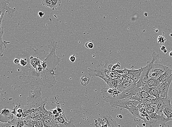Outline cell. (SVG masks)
I'll list each match as a JSON object with an SVG mask.
<instances>
[{
	"instance_id": "cell-29",
	"label": "cell",
	"mask_w": 172,
	"mask_h": 127,
	"mask_svg": "<svg viewBox=\"0 0 172 127\" xmlns=\"http://www.w3.org/2000/svg\"><path fill=\"white\" fill-rule=\"evenodd\" d=\"M49 117L50 119L54 123H60L59 122L57 118L56 117L55 115L53 114L52 111H49Z\"/></svg>"
},
{
	"instance_id": "cell-10",
	"label": "cell",
	"mask_w": 172,
	"mask_h": 127,
	"mask_svg": "<svg viewBox=\"0 0 172 127\" xmlns=\"http://www.w3.org/2000/svg\"><path fill=\"white\" fill-rule=\"evenodd\" d=\"M14 115L12 110L9 109H5L2 110L0 115V120L1 122L9 123L14 118Z\"/></svg>"
},
{
	"instance_id": "cell-39",
	"label": "cell",
	"mask_w": 172,
	"mask_h": 127,
	"mask_svg": "<svg viewBox=\"0 0 172 127\" xmlns=\"http://www.w3.org/2000/svg\"><path fill=\"white\" fill-rule=\"evenodd\" d=\"M76 58L75 55H73L69 57V60L72 63H74L75 61Z\"/></svg>"
},
{
	"instance_id": "cell-42",
	"label": "cell",
	"mask_w": 172,
	"mask_h": 127,
	"mask_svg": "<svg viewBox=\"0 0 172 127\" xmlns=\"http://www.w3.org/2000/svg\"><path fill=\"white\" fill-rule=\"evenodd\" d=\"M38 15L40 17L42 18L43 16H44V13L42 12V11H39L38 13Z\"/></svg>"
},
{
	"instance_id": "cell-37",
	"label": "cell",
	"mask_w": 172,
	"mask_h": 127,
	"mask_svg": "<svg viewBox=\"0 0 172 127\" xmlns=\"http://www.w3.org/2000/svg\"><path fill=\"white\" fill-rule=\"evenodd\" d=\"M141 88L143 91L148 92L150 89V88L147 84L143 85V86Z\"/></svg>"
},
{
	"instance_id": "cell-27",
	"label": "cell",
	"mask_w": 172,
	"mask_h": 127,
	"mask_svg": "<svg viewBox=\"0 0 172 127\" xmlns=\"http://www.w3.org/2000/svg\"><path fill=\"white\" fill-rule=\"evenodd\" d=\"M61 4V0H52V5L51 9L53 10H57V8L60 6Z\"/></svg>"
},
{
	"instance_id": "cell-28",
	"label": "cell",
	"mask_w": 172,
	"mask_h": 127,
	"mask_svg": "<svg viewBox=\"0 0 172 127\" xmlns=\"http://www.w3.org/2000/svg\"><path fill=\"white\" fill-rule=\"evenodd\" d=\"M42 4L51 9L52 5V0H42Z\"/></svg>"
},
{
	"instance_id": "cell-25",
	"label": "cell",
	"mask_w": 172,
	"mask_h": 127,
	"mask_svg": "<svg viewBox=\"0 0 172 127\" xmlns=\"http://www.w3.org/2000/svg\"><path fill=\"white\" fill-rule=\"evenodd\" d=\"M138 71L139 70H130L129 73L128 74L126 75V76H124L123 77L127 78L132 79L134 76L135 74H136V73H138Z\"/></svg>"
},
{
	"instance_id": "cell-32",
	"label": "cell",
	"mask_w": 172,
	"mask_h": 127,
	"mask_svg": "<svg viewBox=\"0 0 172 127\" xmlns=\"http://www.w3.org/2000/svg\"><path fill=\"white\" fill-rule=\"evenodd\" d=\"M20 64L21 67H25L28 64V61L24 58H21L20 60Z\"/></svg>"
},
{
	"instance_id": "cell-6",
	"label": "cell",
	"mask_w": 172,
	"mask_h": 127,
	"mask_svg": "<svg viewBox=\"0 0 172 127\" xmlns=\"http://www.w3.org/2000/svg\"><path fill=\"white\" fill-rule=\"evenodd\" d=\"M167 67L163 66L160 64L154 63L149 75V78L157 80L166 71Z\"/></svg>"
},
{
	"instance_id": "cell-12",
	"label": "cell",
	"mask_w": 172,
	"mask_h": 127,
	"mask_svg": "<svg viewBox=\"0 0 172 127\" xmlns=\"http://www.w3.org/2000/svg\"><path fill=\"white\" fill-rule=\"evenodd\" d=\"M123 77V79H122L123 83H122L121 86L118 89H117L121 93L125 90L136 86V84L134 83L132 79H129V78Z\"/></svg>"
},
{
	"instance_id": "cell-24",
	"label": "cell",
	"mask_w": 172,
	"mask_h": 127,
	"mask_svg": "<svg viewBox=\"0 0 172 127\" xmlns=\"http://www.w3.org/2000/svg\"><path fill=\"white\" fill-rule=\"evenodd\" d=\"M42 122L44 123V127H50L53 123L52 120L47 117H44Z\"/></svg>"
},
{
	"instance_id": "cell-23",
	"label": "cell",
	"mask_w": 172,
	"mask_h": 127,
	"mask_svg": "<svg viewBox=\"0 0 172 127\" xmlns=\"http://www.w3.org/2000/svg\"><path fill=\"white\" fill-rule=\"evenodd\" d=\"M143 71V67H141L140 69H139V71L135 76H134L132 80H133L134 83L135 84H136V83L140 80V76H141V73Z\"/></svg>"
},
{
	"instance_id": "cell-22",
	"label": "cell",
	"mask_w": 172,
	"mask_h": 127,
	"mask_svg": "<svg viewBox=\"0 0 172 127\" xmlns=\"http://www.w3.org/2000/svg\"><path fill=\"white\" fill-rule=\"evenodd\" d=\"M59 127H76L74 124V121L72 118L71 119L70 121L66 122L64 124L59 123Z\"/></svg>"
},
{
	"instance_id": "cell-31",
	"label": "cell",
	"mask_w": 172,
	"mask_h": 127,
	"mask_svg": "<svg viewBox=\"0 0 172 127\" xmlns=\"http://www.w3.org/2000/svg\"><path fill=\"white\" fill-rule=\"evenodd\" d=\"M146 112L148 114L150 115V114H152V113H156V110L153 108L150 107H149L146 109Z\"/></svg>"
},
{
	"instance_id": "cell-40",
	"label": "cell",
	"mask_w": 172,
	"mask_h": 127,
	"mask_svg": "<svg viewBox=\"0 0 172 127\" xmlns=\"http://www.w3.org/2000/svg\"><path fill=\"white\" fill-rule=\"evenodd\" d=\"M112 85L114 88H116L117 86V81L116 79H113L112 81Z\"/></svg>"
},
{
	"instance_id": "cell-30",
	"label": "cell",
	"mask_w": 172,
	"mask_h": 127,
	"mask_svg": "<svg viewBox=\"0 0 172 127\" xmlns=\"http://www.w3.org/2000/svg\"><path fill=\"white\" fill-rule=\"evenodd\" d=\"M44 116L43 113H41L39 115H36V116L34 117L33 118V120L34 121H42L44 119Z\"/></svg>"
},
{
	"instance_id": "cell-2",
	"label": "cell",
	"mask_w": 172,
	"mask_h": 127,
	"mask_svg": "<svg viewBox=\"0 0 172 127\" xmlns=\"http://www.w3.org/2000/svg\"><path fill=\"white\" fill-rule=\"evenodd\" d=\"M42 89L41 87L36 88L34 91L29 92V96L27 98V104L24 110V113L29 114L32 112L38 110L41 106L46 105L47 99L42 100Z\"/></svg>"
},
{
	"instance_id": "cell-7",
	"label": "cell",
	"mask_w": 172,
	"mask_h": 127,
	"mask_svg": "<svg viewBox=\"0 0 172 127\" xmlns=\"http://www.w3.org/2000/svg\"><path fill=\"white\" fill-rule=\"evenodd\" d=\"M140 102L135 100H130L129 98H125L120 100L117 104L116 108L120 107L125 108L130 113L135 107L138 106Z\"/></svg>"
},
{
	"instance_id": "cell-18",
	"label": "cell",
	"mask_w": 172,
	"mask_h": 127,
	"mask_svg": "<svg viewBox=\"0 0 172 127\" xmlns=\"http://www.w3.org/2000/svg\"><path fill=\"white\" fill-rule=\"evenodd\" d=\"M139 94L140 98H141V100L146 99L148 98H156L154 96L150 95L148 92L143 91H140V92H139Z\"/></svg>"
},
{
	"instance_id": "cell-19",
	"label": "cell",
	"mask_w": 172,
	"mask_h": 127,
	"mask_svg": "<svg viewBox=\"0 0 172 127\" xmlns=\"http://www.w3.org/2000/svg\"><path fill=\"white\" fill-rule=\"evenodd\" d=\"M130 70L127 69V68H124V69L123 70H115V71L113 72L114 73H117L119 76L124 77L129 73Z\"/></svg>"
},
{
	"instance_id": "cell-3",
	"label": "cell",
	"mask_w": 172,
	"mask_h": 127,
	"mask_svg": "<svg viewBox=\"0 0 172 127\" xmlns=\"http://www.w3.org/2000/svg\"><path fill=\"white\" fill-rule=\"evenodd\" d=\"M143 91L141 88L136 86L125 90L115 97L110 96L104 98V101L110 103L112 107L116 108L117 104L120 100L125 98H129L135 96L137 93Z\"/></svg>"
},
{
	"instance_id": "cell-34",
	"label": "cell",
	"mask_w": 172,
	"mask_h": 127,
	"mask_svg": "<svg viewBox=\"0 0 172 127\" xmlns=\"http://www.w3.org/2000/svg\"><path fill=\"white\" fill-rule=\"evenodd\" d=\"M57 119L59 122L60 123H62V124H64V123H65L66 122H67L62 115H60V116Z\"/></svg>"
},
{
	"instance_id": "cell-8",
	"label": "cell",
	"mask_w": 172,
	"mask_h": 127,
	"mask_svg": "<svg viewBox=\"0 0 172 127\" xmlns=\"http://www.w3.org/2000/svg\"><path fill=\"white\" fill-rule=\"evenodd\" d=\"M13 0H0V13L1 14L8 13V16L9 18H12L14 16L15 11L17 9L16 8L11 9L8 6V4Z\"/></svg>"
},
{
	"instance_id": "cell-1",
	"label": "cell",
	"mask_w": 172,
	"mask_h": 127,
	"mask_svg": "<svg viewBox=\"0 0 172 127\" xmlns=\"http://www.w3.org/2000/svg\"><path fill=\"white\" fill-rule=\"evenodd\" d=\"M48 47L49 53L44 50L35 49L32 47L23 52L21 58L26 59L28 64L25 67L18 68L17 70L21 71L19 79L24 84L50 88L57 83L55 76L58 75L54 71L61 61L56 53L57 42L53 39L49 40Z\"/></svg>"
},
{
	"instance_id": "cell-43",
	"label": "cell",
	"mask_w": 172,
	"mask_h": 127,
	"mask_svg": "<svg viewBox=\"0 0 172 127\" xmlns=\"http://www.w3.org/2000/svg\"><path fill=\"white\" fill-rule=\"evenodd\" d=\"M17 112L18 113H21L24 112V110H23L22 109L19 108V109L17 110Z\"/></svg>"
},
{
	"instance_id": "cell-21",
	"label": "cell",
	"mask_w": 172,
	"mask_h": 127,
	"mask_svg": "<svg viewBox=\"0 0 172 127\" xmlns=\"http://www.w3.org/2000/svg\"><path fill=\"white\" fill-rule=\"evenodd\" d=\"M90 77L86 76H82L81 78L80 82L83 86H86L90 83Z\"/></svg>"
},
{
	"instance_id": "cell-49",
	"label": "cell",
	"mask_w": 172,
	"mask_h": 127,
	"mask_svg": "<svg viewBox=\"0 0 172 127\" xmlns=\"http://www.w3.org/2000/svg\"><path fill=\"white\" fill-rule=\"evenodd\" d=\"M35 127H36V126H35Z\"/></svg>"
},
{
	"instance_id": "cell-4",
	"label": "cell",
	"mask_w": 172,
	"mask_h": 127,
	"mask_svg": "<svg viewBox=\"0 0 172 127\" xmlns=\"http://www.w3.org/2000/svg\"><path fill=\"white\" fill-rule=\"evenodd\" d=\"M170 121L171 120L164 117L163 113L160 115L156 113L150 114L149 120L144 121V123L143 125L144 127H164L166 126V123Z\"/></svg>"
},
{
	"instance_id": "cell-48",
	"label": "cell",
	"mask_w": 172,
	"mask_h": 127,
	"mask_svg": "<svg viewBox=\"0 0 172 127\" xmlns=\"http://www.w3.org/2000/svg\"><path fill=\"white\" fill-rule=\"evenodd\" d=\"M170 36H172V34H171V35H170Z\"/></svg>"
},
{
	"instance_id": "cell-46",
	"label": "cell",
	"mask_w": 172,
	"mask_h": 127,
	"mask_svg": "<svg viewBox=\"0 0 172 127\" xmlns=\"http://www.w3.org/2000/svg\"><path fill=\"white\" fill-rule=\"evenodd\" d=\"M163 52L165 53H166L167 52V50L166 49H165L164 50V51H163Z\"/></svg>"
},
{
	"instance_id": "cell-36",
	"label": "cell",
	"mask_w": 172,
	"mask_h": 127,
	"mask_svg": "<svg viewBox=\"0 0 172 127\" xmlns=\"http://www.w3.org/2000/svg\"><path fill=\"white\" fill-rule=\"evenodd\" d=\"M35 126L38 127H44V123L42 121H36Z\"/></svg>"
},
{
	"instance_id": "cell-38",
	"label": "cell",
	"mask_w": 172,
	"mask_h": 127,
	"mask_svg": "<svg viewBox=\"0 0 172 127\" xmlns=\"http://www.w3.org/2000/svg\"><path fill=\"white\" fill-rule=\"evenodd\" d=\"M149 106L150 107L152 108H153V109H154L155 110H156V113H157V111H158V105H157L156 104H152L149 105Z\"/></svg>"
},
{
	"instance_id": "cell-9",
	"label": "cell",
	"mask_w": 172,
	"mask_h": 127,
	"mask_svg": "<svg viewBox=\"0 0 172 127\" xmlns=\"http://www.w3.org/2000/svg\"><path fill=\"white\" fill-rule=\"evenodd\" d=\"M158 105V111L161 113H163L164 110L166 107L171 106V100L169 98H156L155 100V103Z\"/></svg>"
},
{
	"instance_id": "cell-35",
	"label": "cell",
	"mask_w": 172,
	"mask_h": 127,
	"mask_svg": "<svg viewBox=\"0 0 172 127\" xmlns=\"http://www.w3.org/2000/svg\"><path fill=\"white\" fill-rule=\"evenodd\" d=\"M85 46L89 49H92L94 48V44L92 42H87L85 43Z\"/></svg>"
},
{
	"instance_id": "cell-45",
	"label": "cell",
	"mask_w": 172,
	"mask_h": 127,
	"mask_svg": "<svg viewBox=\"0 0 172 127\" xmlns=\"http://www.w3.org/2000/svg\"><path fill=\"white\" fill-rule=\"evenodd\" d=\"M117 116H120V117H119V118H123V116H122V115H117Z\"/></svg>"
},
{
	"instance_id": "cell-33",
	"label": "cell",
	"mask_w": 172,
	"mask_h": 127,
	"mask_svg": "<svg viewBox=\"0 0 172 127\" xmlns=\"http://www.w3.org/2000/svg\"><path fill=\"white\" fill-rule=\"evenodd\" d=\"M166 41L164 37L162 36H158V42L159 43H164Z\"/></svg>"
},
{
	"instance_id": "cell-17",
	"label": "cell",
	"mask_w": 172,
	"mask_h": 127,
	"mask_svg": "<svg viewBox=\"0 0 172 127\" xmlns=\"http://www.w3.org/2000/svg\"><path fill=\"white\" fill-rule=\"evenodd\" d=\"M163 113L167 116V118L172 121V106L166 107L164 110Z\"/></svg>"
},
{
	"instance_id": "cell-44",
	"label": "cell",
	"mask_w": 172,
	"mask_h": 127,
	"mask_svg": "<svg viewBox=\"0 0 172 127\" xmlns=\"http://www.w3.org/2000/svg\"><path fill=\"white\" fill-rule=\"evenodd\" d=\"M160 48H161V51H163L165 49H166V47H165L164 46V45L162 46L161 47H160Z\"/></svg>"
},
{
	"instance_id": "cell-26",
	"label": "cell",
	"mask_w": 172,
	"mask_h": 127,
	"mask_svg": "<svg viewBox=\"0 0 172 127\" xmlns=\"http://www.w3.org/2000/svg\"><path fill=\"white\" fill-rule=\"evenodd\" d=\"M148 93L150 95L153 96H154L156 98H158L160 97V92L157 90L153 88H150L149 91Z\"/></svg>"
},
{
	"instance_id": "cell-16",
	"label": "cell",
	"mask_w": 172,
	"mask_h": 127,
	"mask_svg": "<svg viewBox=\"0 0 172 127\" xmlns=\"http://www.w3.org/2000/svg\"><path fill=\"white\" fill-rule=\"evenodd\" d=\"M146 84L148 85L150 88H151L154 86H160L161 85L158 79L155 80L152 78H149L148 81L147 82Z\"/></svg>"
},
{
	"instance_id": "cell-47",
	"label": "cell",
	"mask_w": 172,
	"mask_h": 127,
	"mask_svg": "<svg viewBox=\"0 0 172 127\" xmlns=\"http://www.w3.org/2000/svg\"><path fill=\"white\" fill-rule=\"evenodd\" d=\"M170 56L172 57V51L170 52Z\"/></svg>"
},
{
	"instance_id": "cell-14",
	"label": "cell",
	"mask_w": 172,
	"mask_h": 127,
	"mask_svg": "<svg viewBox=\"0 0 172 127\" xmlns=\"http://www.w3.org/2000/svg\"><path fill=\"white\" fill-rule=\"evenodd\" d=\"M103 118L106 120V125L107 127H121L118 125L115 119L110 115H105L103 116Z\"/></svg>"
},
{
	"instance_id": "cell-11",
	"label": "cell",
	"mask_w": 172,
	"mask_h": 127,
	"mask_svg": "<svg viewBox=\"0 0 172 127\" xmlns=\"http://www.w3.org/2000/svg\"><path fill=\"white\" fill-rule=\"evenodd\" d=\"M172 82V75L161 85L160 92V97L162 98H169L168 96V90Z\"/></svg>"
},
{
	"instance_id": "cell-41",
	"label": "cell",
	"mask_w": 172,
	"mask_h": 127,
	"mask_svg": "<svg viewBox=\"0 0 172 127\" xmlns=\"http://www.w3.org/2000/svg\"><path fill=\"white\" fill-rule=\"evenodd\" d=\"M14 63L15 64H19L20 63V60L17 58H16L14 60Z\"/></svg>"
},
{
	"instance_id": "cell-15",
	"label": "cell",
	"mask_w": 172,
	"mask_h": 127,
	"mask_svg": "<svg viewBox=\"0 0 172 127\" xmlns=\"http://www.w3.org/2000/svg\"><path fill=\"white\" fill-rule=\"evenodd\" d=\"M172 75V70L168 68L163 74L158 79V81L161 84L166 81Z\"/></svg>"
},
{
	"instance_id": "cell-13",
	"label": "cell",
	"mask_w": 172,
	"mask_h": 127,
	"mask_svg": "<svg viewBox=\"0 0 172 127\" xmlns=\"http://www.w3.org/2000/svg\"><path fill=\"white\" fill-rule=\"evenodd\" d=\"M102 95L104 98L112 96L115 97L121 93L116 88H104L101 89Z\"/></svg>"
},
{
	"instance_id": "cell-20",
	"label": "cell",
	"mask_w": 172,
	"mask_h": 127,
	"mask_svg": "<svg viewBox=\"0 0 172 127\" xmlns=\"http://www.w3.org/2000/svg\"><path fill=\"white\" fill-rule=\"evenodd\" d=\"M95 126L96 127H107L106 125V120L104 119L103 120L100 118H98L97 120H95Z\"/></svg>"
},
{
	"instance_id": "cell-5",
	"label": "cell",
	"mask_w": 172,
	"mask_h": 127,
	"mask_svg": "<svg viewBox=\"0 0 172 127\" xmlns=\"http://www.w3.org/2000/svg\"><path fill=\"white\" fill-rule=\"evenodd\" d=\"M159 55L156 54L155 52L153 51L152 53V61L147 62V65L144 67H143V71L139 81L136 83V86L141 88L143 85L146 84L147 82L149 79V75L151 70L154 63L159 57Z\"/></svg>"
}]
</instances>
